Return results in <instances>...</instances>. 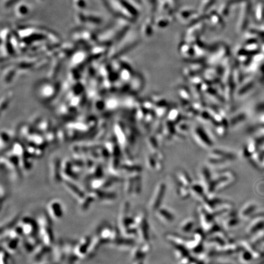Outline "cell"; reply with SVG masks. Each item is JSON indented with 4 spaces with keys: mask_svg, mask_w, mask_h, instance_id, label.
Wrapping results in <instances>:
<instances>
[{
    "mask_svg": "<svg viewBox=\"0 0 264 264\" xmlns=\"http://www.w3.org/2000/svg\"><path fill=\"white\" fill-rule=\"evenodd\" d=\"M166 185L160 182L157 186L152 198L150 201V208L152 211H157L161 205L166 192Z\"/></svg>",
    "mask_w": 264,
    "mask_h": 264,
    "instance_id": "cell-1",
    "label": "cell"
},
{
    "mask_svg": "<svg viewBox=\"0 0 264 264\" xmlns=\"http://www.w3.org/2000/svg\"><path fill=\"white\" fill-rule=\"evenodd\" d=\"M30 6L26 3L20 2L14 6V14L18 18H25L30 15Z\"/></svg>",
    "mask_w": 264,
    "mask_h": 264,
    "instance_id": "cell-2",
    "label": "cell"
},
{
    "mask_svg": "<svg viewBox=\"0 0 264 264\" xmlns=\"http://www.w3.org/2000/svg\"><path fill=\"white\" fill-rule=\"evenodd\" d=\"M156 212L158 218L164 223H171L174 221L175 217L174 214L168 209L160 207Z\"/></svg>",
    "mask_w": 264,
    "mask_h": 264,
    "instance_id": "cell-3",
    "label": "cell"
},
{
    "mask_svg": "<svg viewBox=\"0 0 264 264\" xmlns=\"http://www.w3.org/2000/svg\"><path fill=\"white\" fill-rule=\"evenodd\" d=\"M190 193L196 198L204 201L206 199L205 192L203 186L198 183L192 184L189 188Z\"/></svg>",
    "mask_w": 264,
    "mask_h": 264,
    "instance_id": "cell-4",
    "label": "cell"
},
{
    "mask_svg": "<svg viewBox=\"0 0 264 264\" xmlns=\"http://www.w3.org/2000/svg\"><path fill=\"white\" fill-rule=\"evenodd\" d=\"M86 15V23L89 24L92 26L100 25L103 23V18L99 15L94 13H87Z\"/></svg>",
    "mask_w": 264,
    "mask_h": 264,
    "instance_id": "cell-5",
    "label": "cell"
},
{
    "mask_svg": "<svg viewBox=\"0 0 264 264\" xmlns=\"http://www.w3.org/2000/svg\"><path fill=\"white\" fill-rule=\"evenodd\" d=\"M256 208L257 205L254 202H249L243 207L240 215L243 218L248 217L253 213V212H254Z\"/></svg>",
    "mask_w": 264,
    "mask_h": 264,
    "instance_id": "cell-6",
    "label": "cell"
},
{
    "mask_svg": "<svg viewBox=\"0 0 264 264\" xmlns=\"http://www.w3.org/2000/svg\"><path fill=\"white\" fill-rule=\"evenodd\" d=\"M264 227L263 220H256L253 221L250 226H249L248 231L250 234H254L262 229Z\"/></svg>",
    "mask_w": 264,
    "mask_h": 264,
    "instance_id": "cell-7",
    "label": "cell"
},
{
    "mask_svg": "<svg viewBox=\"0 0 264 264\" xmlns=\"http://www.w3.org/2000/svg\"><path fill=\"white\" fill-rule=\"evenodd\" d=\"M141 235L144 240L147 242L149 238V226L148 222L145 219L142 220V224L141 226Z\"/></svg>",
    "mask_w": 264,
    "mask_h": 264,
    "instance_id": "cell-8",
    "label": "cell"
},
{
    "mask_svg": "<svg viewBox=\"0 0 264 264\" xmlns=\"http://www.w3.org/2000/svg\"><path fill=\"white\" fill-rule=\"evenodd\" d=\"M194 225L195 222L193 220L188 219L182 223L180 226V229L184 233H189L193 230Z\"/></svg>",
    "mask_w": 264,
    "mask_h": 264,
    "instance_id": "cell-9",
    "label": "cell"
},
{
    "mask_svg": "<svg viewBox=\"0 0 264 264\" xmlns=\"http://www.w3.org/2000/svg\"><path fill=\"white\" fill-rule=\"evenodd\" d=\"M74 19L77 25H84L86 23V15L82 11H76L74 15Z\"/></svg>",
    "mask_w": 264,
    "mask_h": 264,
    "instance_id": "cell-10",
    "label": "cell"
},
{
    "mask_svg": "<svg viewBox=\"0 0 264 264\" xmlns=\"http://www.w3.org/2000/svg\"><path fill=\"white\" fill-rule=\"evenodd\" d=\"M71 4L76 11H83L86 7L85 0H71Z\"/></svg>",
    "mask_w": 264,
    "mask_h": 264,
    "instance_id": "cell-11",
    "label": "cell"
},
{
    "mask_svg": "<svg viewBox=\"0 0 264 264\" xmlns=\"http://www.w3.org/2000/svg\"><path fill=\"white\" fill-rule=\"evenodd\" d=\"M179 180L180 183V185L184 186L186 187L190 186L191 184V179L189 177V176L185 174H179L178 175Z\"/></svg>",
    "mask_w": 264,
    "mask_h": 264,
    "instance_id": "cell-12",
    "label": "cell"
},
{
    "mask_svg": "<svg viewBox=\"0 0 264 264\" xmlns=\"http://www.w3.org/2000/svg\"><path fill=\"white\" fill-rule=\"evenodd\" d=\"M238 223L239 220L237 217H233V216H229L228 218L224 221V226L228 229L232 228L236 226Z\"/></svg>",
    "mask_w": 264,
    "mask_h": 264,
    "instance_id": "cell-13",
    "label": "cell"
},
{
    "mask_svg": "<svg viewBox=\"0 0 264 264\" xmlns=\"http://www.w3.org/2000/svg\"><path fill=\"white\" fill-rule=\"evenodd\" d=\"M182 245H178V246H176V254H177V257L180 258H184L185 257H187L188 252L186 251V249H185Z\"/></svg>",
    "mask_w": 264,
    "mask_h": 264,
    "instance_id": "cell-14",
    "label": "cell"
},
{
    "mask_svg": "<svg viewBox=\"0 0 264 264\" xmlns=\"http://www.w3.org/2000/svg\"><path fill=\"white\" fill-rule=\"evenodd\" d=\"M21 0H3L2 4L5 8H9L13 6H15Z\"/></svg>",
    "mask_w": 264,
    "mask_h": 264,
    "instance_id": "cell-15",
    "label": "cell"
},
{
    "mask_svg": "<svg viewBox=\"0 0 264 264\" xmlns=\"http://www.w3.org/2000/svg\"><path fill=\"white\" fill-rule=\"evenodd\" d=\"M252 259V256L250 254V253L246 251V252H243L242 254V259L245 261V262H249Z\"/></svg>",
    "mask_w": 264,
    "mask_h": 264,
    "instance_id": "cell-16",
    "label": "cell"
},
{
    "mask_svg": "<svg viewBox=\"0 0 264 264\" xmlns=\"http://www.w3.org/2000/svg\"><path fill=\"white\" fill-rule=\"evenodd\" d=\"M36 1L38 2V3H42V2H43L44 0H36Z\"/></svg>",
    "mask_w": 264,
    "mask_h": 264,
    "instance_id": "cell-17",
    "label": "cell"
}]
</instances>
